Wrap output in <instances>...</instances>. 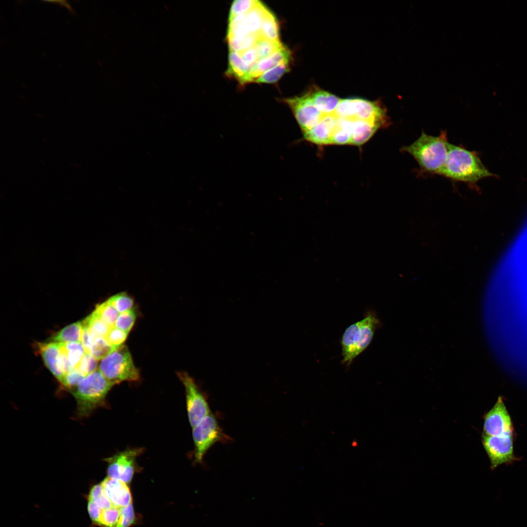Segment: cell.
<instances>
[{"label": "cell", "mask_w": 527, "mask_h": 527, "mask_svg": "<svg viewBox=\"0 0 527 527\" xmlns=\"http://www.w3.org/2000/svg\"><path fill=\"white\" fill-rule=\"evenodd\" d=\"M268 9L261 3L246 13L245 22L251 34H259L264 18Z\"/></svg>", "instance_id": "25"}, {"label": "cell", "mask_w": 527, "mask_h": 527, "mask_svg": "<svg viewBox=\"0 0 527 527\" xmlns=\"http://www.w3.org/2000/svg\"><path fill=\"white\" fill-rule=\"evenodd\" d=\"M192 436L196 463H202L205 454L210 447L226 438L216 418L211 413L193 427Z\"/></svg>", "instance_id": "7"}, {"label": "cell", "mask_w": 527, "mask_h": 527, "mask_svg": "<svg viewBox=\"0 0 527 527\" xmlns=\"http://www.w3.org/2000/svg\"><path fill=\"white\" fill-rule=\"evenodd\" d=\"M251 66L246 63L239 53L229 51L226 75L237 80L241 84L247 83Z\"/></svg>", "instance_id": "20"}, {"label": "cell", "mask_w": 527, "mask_h": 527, "mask_svg": "<svg viewBox=\"0 0 527 527\" xmlns=\"http://www.w3.org/2000/svg\"><path fill=\"white\" fill-rule=\"evenodd\" d=\"M379 123L365 120H352L350 144L361 145L366 142L380 128Z\"/></svg>", "instance_id": "19"}, {"label": "cell", "mask_w": 527, "mask_h": 527, "mask_svg": "<svg viewBox=\"0 0 527 527\" xmlns=\"http://www.w3.org/2000/svg\"><path fill=\"white\" fill-rule=\"evenodd\" d=\"M136 317V312L133 308L119 313L114 326L129 333L134 324Z\"/></svg>", "instance_id": "34"}, {"label": "cell", "mask_w": 527, "mask_h": 527, "mask_svg": "<svg viewBox=\"0 0 527 527\" xmlns=\"http://www.w3.org/2000/svg\"><path fill=\"white\" fill-rule=\"evenodd\" d=\"M128 334V332L113 326L110 329L105 338L112 346L118 348L123 345Z\"/></svg>", "instance_id": "36"}, {"label": "cell", "mask_w": 527, "mask_h": 527, "mask_svg": "<svg viewBox=\"0 0 527 527\" xmlns=\"http://www.w3.org/2000/svg\"><path fill=\"white\" fill-rule=\"evenodd\" d=\"M135 520V514L132 503L124 507L121 508V516L116 527H129Z\"/></svg>", "instance_id": "38"}, {"label": "cell", "mask_w": 527, "mask_h": 527, "mask_svg": "<svg viewBox=\"0 0 527 527\" xmlns=\"http://www.w3.org/2000/svg\"><path fill=\"white\" fill-rule=\"evenodd\" d=\"M438 175L474 184L493 174L485 166L476 152L450 143L446 162Z\"/></svg>", "instance_id": "2"}, {"label": "cell", "mask_w": 527, "mask_h": 527, "mask_svg": "<svg viewBox=\"0 0 527 527\" xmlns=\"http://www.w3.org/2000/svg\"><path fill=\"white\" fill-rule=\"evenodd\" d=\"M83 333L82 323L78 322L70 324L58 332L51 338V340L55 343H68L81 342Z\"/></svg>", "instance_id": "21"}, {"label": "cell", "mask_w": 527, "mask_h": 527, "mask_svg": "<svg viewBox=\"0 0 527 527\" xmlns=\"http://www.w3.org/2000/svg\"><path fill=\"white\" fill-rule=\"evenodd\" d=\"M239 53L242 58L251 66L255 64L259 61L254 46Z\"/></svg>", "instance_id": "39"}, {"label": "cell", "mask_w": 527, "mask_h": 527, "mask_svg": "<svg viewBox=\"0 0 527 527\" xmlns=\"http://www.w3.org/2000/svg\"><path fill=\"white\" fill-rule=\"evenodd\" d=\"M337 119L334 114L323 115L316 125L304 132V139L318 145L331 144Z\"/></svg>", "instance_id": "14"}, {"label": "cell", "mask_w": 527, "mask_h": 527, "mask_svg": "<svg viewBox=\"0 0 527 527\" xmlns=\"http://www.w3.org/2000/svg\"><path fill=\"white\" fill-rule=\"evenodd\" d=\"M259 34L261 38L266 40L273 41L280 40L277 20L269 10L264 18Z\"/></svg>", "instance_id": "26"}, {"label": "cell", "mask_w": 527, "mask_h": 527, "mask_svg": "<svg viewBox=\"0 0 527 527\" xmlns=\"http://www.w3.org/2000/svg\"><path fill=\"white\" fill-rule=\"evenodd\" d=\"M380 324L375 312L369 310L363 319L345 329L341 342L343 364L349 367L354 360L365 350Z\"/></svg>", "instance_id": "3"}, {"label": "cell", "mask_w": 527, "mask_h": 527, "mask_svg": "<svg viewBox=\"0 0 527 527\" xmlns=\"http://www.w3.org/2000/svg\"><path fill=\"white\" fill-rule=\"evenodd\" d=\"M333 114L337 118L373 122L387 124L385 110L378 102L359 98L340 100Z\"/></svg>", "instance_id": "6"}, {"label": "cell", "mask_w": 527, "mask_h": 527, "mask_svg": "<svg viewBox=\"0 0 527 527\" xmlns=\"http://www.w3.org/2000/svg\"><path fill=\"white\" fill-rule=\"evenodd\" d=\"M484 434L498 436L513 432L511 417L502 398L484 416Z\"/></svg>", "instance_id": "12"}, {"label": "cell", "mask_w": 527, "mask_h": 527, "mask_svg": "<svg viewBox=\"0 0 527 527\" xmlns=\"http://www.w3.org/2000/svg\"><path fill=\"white\" fill-rule=\"evenodd\" d=\"M38 347L47 367L61 383L65 374L62 368L61 354L59 343H39Z\"/></svg>", "instance_id": "15"}, {"label": "cell", "mask_w": 527, "mask_h": 527, "mask_svg": "<svg viewBox=\"0 0 527 527\" xmlns=\"http://www.w3.org/2000/svg\"><path fill=\"white\" fill-rule=\"evenodd\" d=\"M449 145L446 131H442L438 136L422 132L413 143L403 146L401 151L412 156L422 171L438 175L446 162Z\"/></svg>", "instance_id": "1"}, {"label": "cell", "mask_w": 527, "mask_h": 527, "mask_svg": "<svg viewBox=\"0 0 527 527\" xmlns=\"http://www.w3.org/2000/svg\"><path fill=\"white\" fill-rule=\"evenodd\" d=\"M84 377L85 376L75 368L65 375L61 384L71 391L79 385Z\"/></svg>", "instance_id": "37"}, {"label": "cell", "mask_w": 527, "mask_h": 527, "mask_svg": "<svg viewBox=\"0 0 527 527\" xmlns=\"http://www.w3.org/2000/svg\"><path fill=\"white\" fill-rule=\"evenodd\" d=\"M97 366L98 360L85 352L76 368L85 377L95 371Z\"/></svg>", "instance_id": "35"}, {"label": "cell", "mask_w": 527, "mask_h": 527, "mask_svg": "<svg viewBox=\"0 0 527 527\" xmlns=\"http://www.w3.org/2000/svg\"><path fill=\"white\" fill-rule=\"evenodd\" d=\"M101 484L104 495L113 507L122 508L132 504L131 493L126 483L107 477Z\"/></svg>", "instance_id": "13"}, {"label": "cell", "mask_w": 527, "mask_h": 527, "mask_svg": "<svg viewBox=\"0 0 527 527\" xmlns=\"http://www.w3.org/2000/svg\"><path fill=\"white\" fill-rule=\"evenodd\" d=\"M178 375L184 386L188 417L193 427L210 413L209 407L193 379L184 372L179 373Z\"/></svg>", "instance_id": "9"}, {"label": "cell", "mask_w": 527, "mask_h": 527, "mask_svg": "<svg viewBox=\"0 0 527 527\" xmlns=\"http://www.w3.org/2000/svg\"><path fill=\"white\" fill-rule=\"evenodd\" d=\"M83 327L96 337L105 338L111 327L101 320L93 312L81 322Z\"/></svg>", "instance_id": "24"}, {"label": "cell", "mask_w": 527, "mask_h": 527, "mask_svg": "<svg viewBox=\"0 0 527 527\" xmlns=\"http://www.w3.org/2000/svg\"><path fill=\"white\" fill-rule=\"evenodd\" d=\"M289 61H284L265 71L259 76L254 82L265 83L276 82L284 73L289 70Z\"/></svg>", "instance_id": "27"}, {"label": "cell", "mask_w": 527, "mask_h": 527, "mask_svg": "<svg viewBox=\"0 0 527 527\" xmlns=\"http://www.w3.org/2000/svg\"><path fill=\"white\" fill-rule=\"evenodd\" d=\"M307 94L323 115L333 114L340 101L335 95L316 87Z\"/></svg>", "instance_id": "18"}, {"label": "cell", "mask_w": 527, "mask_h": 527, "mask_svg": "<svg viewBox=\"0 0 527 527\" xmlns=\"http://www.w3.org/2000/svg\"><path fill=\"white\" fill-rule=\"evenodd\" d=\"M117 349L112 346L105 338L96 337L86 353L99 360L102 359Z\"/></svg>", "instance_id": "28"}, {"label": "cell", "mask_w": 527, "mask_h": 527, "mask_svg": "<svg viewBox=\"0 0 527 527\" xmlns=\"http://www.w3.org/2000/svg\"><path fill=\"white\" fill-rule=\"evenodd\" d=\"M121 516V508L112 507L101 510L97 524L105 527H116Z\"/></svg>", "instance_id": "33"}, {"label": "cell", "mask_w": 527, "mask_h": 527, "mask_svg": "<svg viewBox=\"0 0 527 527\" xmlns=\"http://www.w3.org/2000/svg\"><path fill=\"white\" fill-rule=\"evenodd\" d=\"M261 3L257 0H236L231 6L229 15V20L237 15L245 14L250 11Z\"/></svg>", "instance_id": "32"}, {"label": "cell", "mask_w": 527, "mask_h": 527, "mask_svg": "<svg viewBox=\"0 0 527 527\" xmlns=\"http://www.w3.org/2000/svg\"><path fill=\"white\" fill-rule=\"evenodd\" d=\"M482 440L492 469L503 464H511L516 460L513 451V432L498 436L483 434Z\"/></svg>", "instance_id": "8"}, {"label": "cell", "mask_w": 527, "mask_h": 527, "mask_svg": "<svg viewBox=\"0 0 527 527\" xmlns=\"http://www.w3.org/2000/svg\"><path fill=\"white\" fill-rule=\"evenodd\" d=\"M106 301L119 313L132 309L134 304L133 298L125 292L117 293L110 297Z\"/></svg>", "instance_id": "31"}, {"label": "cell", "mask_w": 527, "mask_h": 527, "mask_svg": "<svg viewBox=\"0 0 527 527\" xmlns=\"http://www.w3.org/2000/svg\"><path fill=\"white\" fill-rule=\"evenodd\" d=\"M352 120L338 118L334 129L331 144H350Z\"/></svg>", "instance_id": "22"}, {"label": "cell", "mask_w": 527, "mask_h": 527, "mask_svg": "<svg viewBox=\"0 0 527 527\" xmlns=\"http://www.w3.org/2000/svg\"><path fill=\"white\" fill-rule=\"evenodd\" d=\"M281 100L290 108L303 133L316 125L323 116L307 93L300 97Z\"/></svg>", "instance_id": "11"}, {"label": "cell", "mask_w": 527, "mask_h": 527, "mask_svg": "<svg viewBox=\"0 0 527 527\" xmlns=\"http://www.w3.org/2000/svg\"><path fill=\"white\" fill-rule=\"evenodd\" d=\"M261 38L259 34H249L242 36L227 37L229 51L241 52L255 46Z\"/></svg>", "instance_id": "23"}, {"label": "cell", "mask_w": 527, "mask_h": 527, "mask_svg": "<svg viewBox=\"0 0 527 527\" xmlns=\"http://www.w3.org/2000/svg\"><path fill=\"white\" fill-rule=\"evenodd\" d=\"M113 385L99 370L85 376L71 391L77 402L78 415L88 416L94 409L104 406L106 396Z\"/></svg>", "instance_id": "4"}, {"label": "cell", "mask_w": 527, "mask_h": 527, "mask_svg": "<svg viewBox=\"0 0 527 527\" xmlns=\"http://www.w3.org/2000/svg\"><path fill=\"white\" fill-rule=\"evenodd\" d=\"M291 54L287 48L284 46L268 57L259 61L251 66L247 83L255 81L265 71L285 61H290Z\"/></svg>", "instance_id": "16"}, {"label": "cell", "mask_w": 527, "mask_h": 527, "mask_svg": "<svg viewBox=\"0 0 527 527\" xmlns=\"http://www.w3.org/2000/svg\"><path fill=\"white\" fill-rule=\"evenodd\" d=\"M59 344L61 354L62 368L65 375L77 366L85 351L80 342L61 343Z\"/></svg>", "instance_id": "17"}, {"label": "cell", "mask_w": 527, "mask_h": 527, "mask_svg": "<svg viewBox=\"0 0 527 527\" xmlns=\"http://www.w3.org/2000/svg\"><path fill=\"white\" fill-rule=\"evenodd\" d=\"M284 46L280 40L273 41L260 38L254 47L260 61L271 55Z\"/></svg>", "instance_id": "30"}, {"label": "cell", "mask_w": 527, "mask_h": 527, "mask_svg": "<svg viewBox=\"0 0 527 527\" xmlns=\"http://www.w3.org/2000/svg\"><path fill=\"white\" fill-rule=\"evenodd\" d=\"M93 312L110 327L114 326L119 313L107 301L97 305Z\"/></svg>", "instance_id": "29"}, {"label": "cell", "mask_w": 527, "mask_h": 527, "mask_svg": "<svg viewBox=\"0 0 527 527\" xmlns=\"http://www.w3.org/2000/svg\"><path fill=\"white\" fill-rule=\"evenodd\" d=\"M99 370L114 385L123 381H137L140 377L128 348L124 345L103 358Z\"/></svg>", "instance_id": "5"}, {"label": "cell", "mask_w": 527, "mask_h": 527, "mask_svg": "<svg viewBox=\"0 0 527 527\" xmlns=\"http://www.w3.org/2000/svg\"><path fill=\"white\" fill-rule=\"evenodd\" d=\"M142 452L141 448L128 449L106 459L108 477L129 483L136 471L137 457Z\"/></svg>", "instance_id": "10"}]
</instances>
